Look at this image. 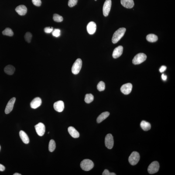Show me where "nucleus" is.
Listing matches in <instances>:
<instances>
[{
	"label": "nucleus",
	"mask_w": 175,
	"mask_h": 175,
	"mask_svg": "<svg viewBox=\"0 0 175 175\" xmlns=\"http://www.w3.org/2000/svg\"><path fill=\"white\" fill-rule=\"evenodd\" d=\"M126 30V29L125 28H121L116 31L113 36V43H118L123 36Z\"/></svg>",
	"instance_id": "nucleus-1"
},
{
	"label": "nucleus",
	"mask_w": 175,
	"mask_h": 175,
	"mask_svg": "<svg viewBox=\"0 0 175 175\" xmlns=\"http://www.w3.org/2000/svg\"><path fill=\"white\" fill-rule=\"evenodd\" d=\"M80 167L83 170L88 171L91 170L94 167V163L89 159H85L80 163Z\"/></svg>",
	"instance_id": "nucleus-2"
},
{
	"label": "nucleus",
	"mask_w": 175,
	"mask_h": 175,
	"mask_svg": "<svg viewBox=\"0 0 175 175\" xmlns=\"http://www.w3.org/2000/svg\"><path fill=\"white\" fill-rule=\"evenodd\" d=\"M82 66V61L80 59H77L75 62L72 67V72L73 74H78Z\"/></svg>",
	"instance_id": "nucleus-3"
},
{
	"label": "nucleus",
	"mask_w": 175,
	"mask_h": 175,
	"mask_svg": "<svg viewBox=\"0 0 175 175\" xmlns=\"http://www.w3.org/2000/svg\"><path fill=\"white\" fill-rule=\"evenodd\" d=\"M147 58V56L144 54L140 53L135 56L132 62L134 65L139 64L146 60Z\"/></svg>",
	"instance_id": "nucleus-4"
},
{
	"label": "nucleus",
	"mask_w": 175,
	"mask_h": 175,
	"mask_svg": "<svg viewBox=\"0 0 175 175\" xmlns=\"http://www.w3.org/2000/svg\"><path fill=\"white\" fill-rule=\"evenodd\" d=\"M140 157L138 152H132L128 159L129 163L132 166H135L139 162Z\"/></svg>",
	"instance_id": "nucleus-5"
},
{
	"label": "nucleus",
	"mask_w": 175,
	"mask_h": 175,
	"mask_svg": "<svg viewBox=\"0 0 175 175\" xmlns=\"http://www.w3.org/2000/svg\"><path fill=\"white\" fill-rule=\"evenodd\" d=\"M159 165L158 162L154 161L152 162L148 167V172L150 174H154L159 171Z\"/></svg>",
	"instance_id": "nucleus-6"
},
{
	"label": "nucleus",
	"mask_w": 175,
	"mask_h": 175,
	"mask_svg": "<svg viewBox=\"0 0 175 175\" xmlns=\"http://www.w3.org/2000/svg\"><path fill=\"white\" fill-rule=\"evenodd\" d=\"M105 144L106 147L109 149H111L113 147L114 140L113 137L110 134H108L105 137Z\"/></svg>",
	"instance_id": "nucleus-7"
},
{
	"label": "nucleus",
	"mask_w": 175,
	"mask_h": 175,
	"mask_svg": "<svg viewBox=\"0 0 175 175\" xmlns=\"http://www.w3.org/2000/svg\"><path fill=\"white\" fill-rule=\"evenodd\" d=\"M111 5V0H106L103 7V13L104 16H108L110 11Z\"/></svg>",
	"instance_id": "nucleus-8"
},
{
	"label": "nucleus",
	"mask_w": 175,
	"mask_h": 175,
	"mask_svg": "<svg viewBox=\"0 0 175 175\" xmlns=\"http://www.w3.org/2000/svg\"><path fill=\"white\" fill-rule=\"evenodd\" d=\"M37 133L39 136H42L44 134L46 131V127L42 123H39L35 126Z\"/></svg>",
	"instance_id": "nucleus-9"
},
{
	"label": "nucleus",
	"mask_w": 175,
	"mask_h": 175,
	"mask_svg": "<svg viewBox=\"0 0 175 175\" xmlns=\"http://www.w3.org/2000/svg\"><path fill=\"white\" fill-rule=\"evenodd\" d=\"M132 89V85L130 83L124 84L121 88V91L125 95L130 94Z\"/></svg>",
	"instance_id": "nucleus-10"
},
{
	"label": "nucleus",
	"mask_w": 175,
	"mask_h": 175,
	"mask_svg": "<svg viewBox=\"0 0 175 175\" xmlns=\"http://www.w3.org/2000/svg\"><path fill=\"white\" fill-rule=\"evenodd\" d=\"M16 98L13 97L8 101L5 109V112L6 114H9L12 110Z\"/></svg>",
	"instance_id": "nucleus-11"
},
{
	"label": "nucleus",
	"mask_w": 175,
	"mask_h": 175,
	"mask_svg": "<svg viewBox=\"0 0 175 175\" xmlns=\"http://www.w3.org/2000/svg\"><path fill=\"white\" fill-rule=\"evenodd\" d=\"M54 108L55 110L59 112H62L64 108V104L63 101H59L54 104Z\"/></svg>",
	"instance_id": "nucleus-12"
},
{
	"label": "nucleus",
	"mask_w": 175,
	"mask_h": 175,
	"mask_svg": "<svg viewBox=\"0 0 175 175\" xmlns=\"http://www.w3.org/2000/svg\"><path fill=\"white\" fill-rule=\"evenodd\" d=\"M96 25L94 22H91L88 25L87 27L88 32L90 35H93L95 33L96 30Z\"/></svg>",
	"instance_id": "nucleus-13"
},
{
	"label": "nucleus",
	"mask_w": 175,
	"mask_h": 175,
	"mask_svg": "<svg viewBox=\"0 0 175 175\" xmlns=\"http://www.w3.org/2000/svg\"><path fill=\"white\" fill-rule=\"evenodd\" d=\"M42 100L39 97H36L32 100L30 103L31 108L34 109H36L38 108L41 105Z\"/></svg>",
	"instance_id": "nucleus-14"
},
{
	"label": "nucleus",
	"mask_w": 175,
	"mask_h": 175,
	"mask_svg": "<svg viewBox=\"0 0 175 175\" xmlns=\"http://www.w3.org/2000/svg\"><path fill=\"white\" fill-rule=\"evenodd\" d=\"M123 48L122 46H119L115 48L113 52L112 56L114 59H117L122 55Z\"/></svg>",
	"instance_id": "nucleus-15"
},
{
	"label": "nucleus",
	"mask_w": 175,
	"mask_h": 175,
	"mask_svg": "<svg viewBox=\"0 0 175 175\" xmlns=\"http://www.w3.org/2000/svg\"><path fill=\"white\" fill-rule=\"evenodd\" d=\"M16 12L21 16H23L26 14L27 9L26 7L24 5H19L15 8Z\"/></svg>",
	"instance_id": "nucleus-16"
},
{
	"label": "nucleus",
	"mask_w": 175,
	"mask_h": 175,
	"mask_svg": "<svg viewBox=\"0 0 175 175\" xmlns=\"http://www.w3.org/2000/svg\"><path fill=\"white\" fill-rule=\"evenodd\" d=\"M121 3L123 6L128 8H131L134 5L133 0H121Z\"/></svg>",
	"instance_id": "nucleus-17"
},
{
	"label": "nucleus",
	"mask_w": 175,
	"mask_h": 175,
	"mask_svg": "<svg viewBox=\"0 0 175 175\" xmlns=\"http://www.w3.org/2000/svg\"><path fill=\"white\" fill-rule=\"evenodd\" d=\"M68 131L70 135L74 138H78L80 136V134L74 127H70L68 128Z\"/></svg>",
	"instance_id": "nucleus-18"
},
{
	"label": "nucleus",
	"mask_w": 175,
	"mask_h": 175,
	"mask_svg": "<svg viewBox=\"0 0 175 175\" xmlns=\"http://www.w3.org/2000/svg\"><path fill=\"white\" fill-rule=\"evenodd\" d=\"M110 115V113L108 111H105L102 113L99 116L97 119V122L98 123H100L103 121L104 120L108 118Z\"/></svg>",
	"instance_id": "nucleus-19"
},
{
	"label": "nucleus",
	"mask_w": 175,
	"mask_h": 175,
	"mask_svg": "<svg viewBox=\"0 0 175 175\" xmlns=\"http://www.w3.org/2000/svg\"><path fill=\"white\" fill-rule=\"evenodd\" d=\"M20 136L24 143L27 144L29 143V139L28 135L24 131L21 130L19 132Z\"/></svg>",
	"instance_id": "nucleus-20"
},
{
	"label": "nucleus",
	"mask_w": 175,
	"mask_h": 175,
	"mask_svg": "<svg viewBox=\"0 0 175 175\" xmlns=\"http://www.w3.org/2000/svg\"><path fill=\"white\" fill-rule=\"evenodd\" d=\"M4 71L5 73L8 75H12L15 71V68L11 65H8L5 67Z\"/></svg>",
	"instance_id": "nucleus-21"
},
{
	"label": "nucleus",
	"mask_w": 175,
	"mask_h": 175,
	"mask_svg": "<svg viewBox=\"0 0 175 175\" xmlns=\"http://www.w3.org/2000/svg\"><path fill=\"white\" fill-rule=\"evenodd\" d=\"M140 125L142 129L145 131L149 130L151 128L150 124L149 122L145 121H142L141 122Z\"/></svg>",
	"instance_id": "nucleus-22"
},
{
	"label": "nucleus",
	"mask_w": 175,
	"mask_h": 175,
	"mask_svg": "<svg viewBox=\"0 0 175 175\" xmlns=\"http://www.w3.org/2000/svg\"><path fill=\"white\" fill-rule=\"evenodd\" d=\"M146 39L148 41L150 42H156L158 40V36L153 34H150L146 36Z\"/></svg>",
	"instance_id": "nucleus-23"
},
{
	"label": "nucleus",
	"mask_w": 175,
	"mask_h": 175,
	"mask_svg": "<svg viewBox=\"0 0 175 175\" xmlns=\"http://www.w3.org/2000/svg\"><path fill=\"white\" fill-rule=\"evenodd\" d=\"M94 96L91 94H87L85 95L84 101L86 103H90L94 101Z\"/></svg>",
	"instance_id": "nucleus-24"
},
{
	"label": "nucleus",
	"mask_w": 175,
	"mask_h": 175,
	"mask_svg": "<svg viewBox=\"0 0 175 175\" xmlns=\"http://www.w3.org/2000/svg\"><path fill=\"white\" fill-rule=\"evenodd\" d=\"M56 148V144L53 139L51 140L49 144L48 149L49 151L52 152L54 151Z\"/></svg>",
	"instance_id": "nucleus-25"
},
{
	"label": "nucleus",
	"mask_w": 175,
	"mask_h": 175,
	"mask_svg": "<svg viewBox=\"0 0 175 175\" xmlns=\"http://www.w3.org/2000/svg\"><path fill=\"white\" fill-rule=\"evenodd\" d=\"M3 35L9 36H13L14 33L12 30L9 28H6L2 32Z\"/></svg>",
	"instance_id": "nucleus-26"
},
{
	"label": "nucleus",
	"mask_w": 175,
	"mask_h": 175,
	"mask_svg": "<svg viewBox=\"0 0 175 175\" xmlns=\"http://www.w3.org/2000/svg\"><path fill=\"white\" fill-rule=\"evenodd\" d=\"M105 84L103 81H100L97 85V89L100 91H104L105 90Z\"/></svg>",
	"instance_id": "nucleus-27"
},
{
	"label": "nucleus",
	"mask_w": 175,
	"mask_h": 175,
	"mask_svg": "<svg viewBox=\"0 0 175 175\" xmlns=\"http://www.w3.org/2000/svg\"><path fill=\"white\" fill-rule=\"evenodd\" d=\"M53 19L55 22H62L63 20V17L57 14H54Z\"/></svg>",
	"instance_id": "nucleus-28"
},
{
	"label": "nucleus",
	"mask_w": 175,
	"mask_h": 175,
	"mask_svg": "<svg viewBox=\"0 0 175 175\" xmlns=\"http://www.w3.org/2000/svg\"><path fill=\"white\" fill-rule=\"evenodd\" d=\"M32 37V35L30 32H27L25 35V38L27 42L30 43Z\"/></svg>",
	"instance_id": "nucleus-29"
},
{
	"label": "nucleus",
	"mask_w": 175,
	"mask_h": 175,
	"mask_svg": "<svg viewBox=\"0 0 175 175\" xmlns=\"http://www.w3.org/2000/svg\"><path fill=\"white\" fill-rule=\"evenodd\" d=\"M61 31L59 29H55L53 30L52 32V34L54 36L57 37L60 36Z\"/></svg>",
	"instance_id": "nucleus-30"
},
{
	"label": "nucleus",
	"mask_w": 175,
	"mask_h": 175,
	"mask_svg": "<svg viewBox=\"0 0 175 175\" xmlns=\"http://www.w3.org/2000/svg\"><path fill=\"white\" fill-rule=\"evenodd\" d=\"M78 0H69V6L70 7H72L77 4Z\"/></svg>",
	"instance_id": "nucleus-31"
},
{
	"label": "nucleus",
	"mask_w": 175,
	"mask_h": 175,
	"mask_svg": "<svg viewBox=\"0 0 175 175\" xmlns=\"http://www.w3.org/2000/svg\"><path fill=\"white\" fill-rule=\"evenodd\" d=\"M32 3L36 6H40L41 4V0H32Z\"/></svg>",
	"instance_id": "nucleus-32"
},
{
	"label": "nucleus",
	"mask_w": 175,
	"mask_h": 175,
	"mask_svg": "<svg viewBox=\"0 0 175 175\" xmlns=\"http://www.w3.org/2000/svg\"><path fill=\"white\" fill-rule=\"evenodd\" d=\"M53 27H46L44 29V31L46 33H50L53 30Z\"/></svg>",
	"instance_id": "nucleus-33"
},
{
	"label": "nucleus",
	"mask_w": 175,
	"mask_h": 175,
	"mask_svg": "<svg viewBox=\"0 0 175 175\" xmlns=\"http://www.w3.org/2000/svg\"><path fill=\"white\" fill-rule=\"evenodd\" d=\"M103 175H115V173H110L108 170L105 169L102 173Z\"/></svg>",
	"instance_id": "nucleus-34"
},
{
	"label": "nucleus",
	"mask_w": 175,
	"mask_h": 175,
	"mask_svg": "<svg viewBox=\"0 0 175 175\" xmlns=\"http://www.w3.org/2000/svg\"><path fill=\"white\" fill-rule=\"evenodd\" d=\"M166 68H167V67H166V66H162L160 67V69H159V71H160L161 73L163 72L166 71Z\"/></svg>",
	"instance_id": "nucleus-35"
},
{
	"label": "nucleus",
	"mask_w": 175,
	"mask_h": 175,
	"mask_svg": "<svg viewBox=\"0 0 175 175\" xmlns=\"http://www.w3.org/2000/svg\"><path fill=\"white\" fill-rule=\"evenodd\" d=\"M5 168L3 165L0 164V171L3 172L5 170Z\"/></svg>",
	"instance_id": "nucleus-36"
},
{
	"label": "nucleus",
	"mask_w": 175,
	"mask_h": 175,
	"mask_svg": "<svg viewBox=\"0 0 175 175\" xmlns=\"http://www.w3.org/2000/svg\"><path fill=\"white\" fill-rule=\"evenodd\" d=\"M162 78L163 80H167V76L165 75L164 74H163L162 75Z\"/></svg>",
	"instance_id": "nucleus-37"
},
{
	"label": "nucleus",
	"mask_w": 175,
	"mask_h": 175,
	"mask_svg": "<svg viewBox=\"0 0 175 175\" xmlns=\"http://www.w3.org/2000/svg\"><path fill=\"white\" fill-rule=\"evenodd\" d=\"M13 175H21V174H20V173H14V174H13Z\"/></svg>",
	"instance_id": "nucleus-38"
},
{
	"label": "nucleus",
	"mask_w": 175,
	"mask_h": 175,
	"mask_svg": "<svg viewBox=\"0 0 175 175\" xmlns=\"http://www.w3.org/2000/svg\"><path fill=\"white\" fill-rule=\"evenodd\" d=\"M1 146H0V150H1Z\"/></svg>",
	"instance_id": "nucleus-39"
},
{
	"label": "nucleus",
	"mask_w": 175,
	"mask_h": 175,
	"mask_svg": "<svg viewBox=\"0 0 175 175\" xmlns=\"http://www.w3.org/2000/svg\"><path fill=\"white\" fill-rule=\"evenodd\" d=\"M48 134H49V132H48Z\"/></svg>",
	"instance_id": "nucleus-40"
},
{
	"label": "nucleus",
	"mask_w": 175,
	"mask_h": 175,
	"mask_svg": "<svg viewBox=\"0 0 175 175\" xmlns=\"http://www.w3.org/2000/svg\"><path fill=\"white\" fill-rule=\"evenodd\" d=\"M95 1H97V0H95Z\"/></svg>",
	"instance_id": "nucleus-41"
}]
</instances>
